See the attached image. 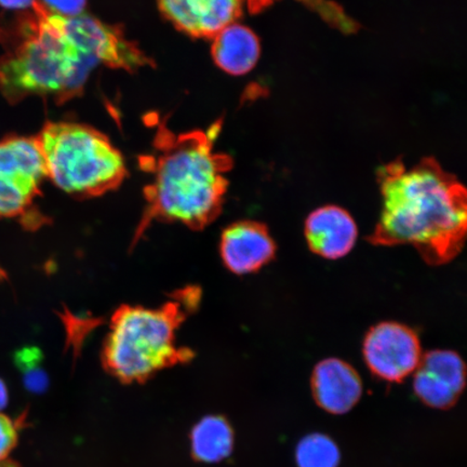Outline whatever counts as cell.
Masks as SVG:
<instances>
[{
  "mask_svg": "<svg viewBox=\"0 0 467 467\" xmlns=\"http://www.w3.org/2000/svg\"><path fill=\"white\" fill-rule=\"evenodd\" d=\"M2 39L0 92L10 103L31 96L64 103L83 92L99 66L132 72L151 63L119 27L86 14L58 16L36 0L4 29Z\"/></svg>",
  "mask_w": 467,
  "mask_h": 467,
  "instance_id": "cell-1",
  "label": "cell"
},
{
  "mask_svg": "<svg viewBox=\"0 0 467 467\" xmlns=\"http://www.w3.org/2000/svg\"><path fill=\"white\" fill-rule=\"evenodd\" d=\"M379 182L382 212L368 242L409 244L431 266L457 258L466 237L467 197L453 175L431 160L412 167L397 161L381 168Z\"/></svg>",
  "mask_w": 467,
  "mask_h": 467,
  "instance_id": "cell-2",
  "label": "cell"
},
{
  "mask_svg": "<svg viewBox=\"0 0 467 467\" xmlns=\"http://www.w3.org/2000/svg\"><path fill=\"white\" fill-rule=\"evenodd\" d=\"M219 127L174 134L166 125L156 133L153 182L148 198L160 217L185 225H203L217 217L227 190L226 173L232 161L214 153Z\"/></svg>",
  "mask_w": 467,
  "mask_h": 467,
  "instance_id": "cell-3",
  "label": "cell"
},
{
  "mask_svg": "<svg viewBox=\"0 0 467 467\" xmlns=\"http://www.w3.org/2000/svg\"><path fill=\"white\" fill-rule=\"evenodd\" d=\"M47 177L72 195L95 196L117 188L126 175L124 157L103 133L76 122H48L35 137Z\"/></svg>",
  "mask_w": 467,
  "mask_h": 467,
  "instance_id": "cell-4",
  "label": "cell"
},
{
  "mask_svg": "<svg viewBox=\"0 0 467 467\" xmlns=\"http://www.w3.org/2000/svg\"><path fill=\"white\" fill-rule=\"evenodd\" d=\"M172 309L122 308L105 342V365L121 381H143L179 358Z\"/></svg>",
  "mask_w": 467,
  "mask_h": 467,
  "instance_id": "cell-5",
  "label": "cell"
},
{
  "mask_svg": "<svg viewBox=\"0 0 467 467\" xmlns=\"http://www.w3.org/2000/svg\"><path fill=\"white\" fill-rule=\"evenodd\" d=\"M47 178L36 138L0 141V219L26 214Z\"/></svg>",
  "mask_w": 467,
  "mask_h": 467,
  "instance_id": "cell-6",
  "label": "cell"
},
{
  "mask_svg": "<svg viewBox=\"0 0 467 467\" xmlns=\"http://www.w3.org/2000/svg\"><path fill=\"white\" fill-rule=\"evenodd\" d=\"M363 354L373 375L389 383L412 375L423 355L416 332L395 321H383L368 331Z\"/></svg>",
  "mask_w": 467,
  "mask_h": 467,
  "instance_id": "cell-7",
  "label": "cell"
},
{
  "mask_svg": "<svg viewBox=\"0 0 467 467\" xmlns=\"http://www.w3.org/2000/svg\"><path fill=\"white\" fill-rule=\"evenodd\" d=\"M414 373V393L426 406L451 409L463 393L465 363L453 350L435 349L422 355Z\"/></svg>",
  "mask_w": 467,
  "mask_h": 467,
  "instance_id": "cell-8",
  "label": "cell"
},
{
  "mask_svg": "<svg viewBox=\"0 0 467 467\" xmlns=\"http://www.w3.org/2000/svg\"><path fill=\"white\" fill-rule=\"evenodd\" d=\"M161 13L179 31L196 38L213 39L237 23L246 0H157Z\"/></svg>",
  "mask_w": 467,
  "mask_h": 467,
  "instance_id": "cell-9",
  "label": "cell"
},
{
  "mask_svg": "<svg viewBox=\"0 0 467 467\" xmlns=\"http://www.w3.org/2000/svg\"><path fill=\"white\" fill-rule=\"evenodd\" d=\"M220 254L231 272L247 275L260 271L275 258L276 244L265 224L241 221L222 234Z\"/></svg>",
  "mask_w": 467,
  "mask_h": 467,
  "instance_id": "cell-10",
  "label": "cell"
},
{
  "mask_svg": "<svg viewBox=\"0 0 467 467\" xmlns=\"http://www.w3.org/2000/svg\"><path fill=\"white\" fill-rule=\"evenodd\" d=\"M305 233L312 253L327 260H337L355 247L358 227L346 209L325 206L308 215Z\"/></svg>",
  "mask_w": 467,
  "mask_h": 467,
  "instance_id": "cell-11",
  "label": "cell"
},
{
  "mask_svg": "<svg viewBox=\"0 0 467 467\" xmlns=\"http://www.w3.org/2000/svg\"><path fill=\"white\" fill-rule=\"evenodd\" d=\"M311 387L317 404L331 414L348 413L363 395L358 372L338 358L321 360L314 368Z\"/></svg>",
  "mask_w": 467,
  "mask_h": 467,
  "instance_id": "cell-12",
  "label": "cell"
},
{
  "mask_svg": "<svg viewBox=\"0 0 467 467\" xmlns=\"http://www.w3.org/2000/svg\"><path fill=\"white\" fill-rule=\"evenodd\" d=\"M261 55L260 40L247 26L234 23L213 38V57L217 66L231 75L253 71Z\"/></svg>",
  "mask_w": 467,
  "mask_h": 467,
  "instance_id": "cell-13",
  "label": "cell"
},
{
  "mask_svg": "<svg viewBox=\"0 0 467 467\" xmlns=\"http://www.w3.org/2000/svg\"><path fill=\"white\" fill-rule=\"evenodd\" d=\"M192 452L204 463H217L233 451L234 431L227 420L220 416L203 418L192 431Z\"/></svg>",
  "mask_w": 467,
  "mask_h": 467,
  "instance_id": "cell-14",
  "label": "cell"
},
{
  "mask_svg": "<svg viewBox=\"0 0 467 467\" xmlns=\"http://www.w3.org/2000/svg\"><path fill=\"white\" fill-rule=\"evenodd\" d=\"M297 467H337L341 453L330 437L315 433L303 438L296 447Z\"/></svg>",
  "mask_w": 467,
  "mask_h": 467,
  "instance_id": "cell-15",
  "label": "cell"
},
{
  "mask_svg": "<svg viewBox=\"0 0 467 467\" xmlns=\"http://www.w3.org/2000/svg\"><path fill=\"white\" fill-rule=\"evenodd\" d=\"M43 355L36 348H26L16 354V365L20 368L26 388L32 393H44L48 388L49 379L40 367Z\"/></svg>",
  "mask_w": 467,
  "mask_h": 467,
  "instance_id": "cell-16",
  "label": "cell"
},
{
  "mask_svg": "<svg viewBox=\"0 0 467 467\" xmlns=\"http://www.w3.org/2000/svg\"><path fill=\"white\" fill-rule=\"evenodd\" d=\"M275 0H246V5L251 11H260L270 5ZM301 2L313 10L317 11L321 16L325 17L327 21L337 26L343 31L348 32L353 26L352 20L347 16L343 11L337 7L335 3L330 0H301Z\"/></svg>",
  "mask_w": 467,
  "mask_h": 467,
  "instance_id": "cell-17",
  "label": "cell"
},
{
  "mask_svg": "<svg viewBox=\"0 0 467 467\" xmlns=\"http://www.w3.org/2000/svg\"><path fill=\"white\" fill-rule=\"evenodd\" d=\"M50 13L63 16H78L84 14L87 0H36Z\"/></svg>",
  "mask_w": 467,
  "mask_h": 467,
  "instance_id": "cell-18",
  "label": "cell"
},
{
  "mask_svg": "<svg viewBox=\"0 0 467 467\" xmlns=\"http://www.w3.org/2000/svg\"><path fill=\"white\" fill-rule=\"evenodd\" d=\"M17 442L16 425L8 417L0 413V461L7 460Z\"/></svg>",
  "mask_w": 467,
  "mask_h": 467,
  "instance_id": "cell-19",
  "label": "cell"
},
{
  "mask_svg": "<svg viewBox=\"0 0 467 467\" xmlns=\"http://www.w3.org/2000/svg\"><path fill=\"white\" fill-rule=\"evenodd\" d=\"M35 0H0V5L5 9L25 10L31 9Z\"/></svg>",
  "mask_w": 467,
  "mask_h": 467,
  "instance_id": "cell-20",
  "label": "cell"
},
{
  "mask_svg": "<svg viewBox=\"0 0 467 467\" xmlns=\"http://www.w3.org/2000/svg\"><path fill=\"white\" fill-rule=\"evenodd\" d=\"M8 399L7 387H5V383L0 379V410H3V409L7 406Z\"/></svg>",
  "mask_w": 467,
  "mask_h": 467,
  "instance_id": "cell-21",
  "label": "cell"
},
{
  "mask_svg": "<svg viewBox=\"0 0 467 467\" xmlns=\"http://www.w3.org/2000/svg\"><path fill=\"white\" fill-rule=\"evenodd\" d=\"M0 467H21L19 463L15 462L13 460L0 461Z\"/></svg>",
  "mask_w": 467,
  "mask_h": 467,
  "instance_id": "cell-22",
  "label": "cell"
}]
</instances>
